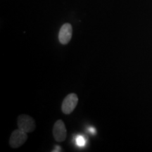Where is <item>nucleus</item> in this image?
I'll use <instances>...</instances> for the list:
<instances>
[{"label": "nucleus", "instance_id": "obj_1", "mask_svg": "<svg viewBox=\"0 0 152 152\" xmlns=\"http://www.w3.org/2000/svg\"><path fill=\"white\" fill-rule=\"evenodd\" d=\"M28 140L27 132L20 129H17L12 132L9 139V145L13 149H17L23 145Z\"/></svg>", "mask_w": 152, "mask_h": 152}, {"label": "nucleus", "instance_id": "obj_2", "mask_svg": "<svg viewBox=\"0 0 152 152\" xmlns=\"http://www.w3.org/2000/svg\"><path fill=\"white\" fill-rule=\"evenodd\" d=\"M17 124H18V129L27 133L33 132L36 128L35 120L26 114H22L19 115Z\"/></svg>", "mask_w": 152, "mask_h": 152}, {"label": "nucleus", "instance_id": "obj_3", "mask_svg": "<svg viewBox=\"0 0 152 152\" xmlns=\"http://www.w3.org/2000/svg\"><path fill=\"white\" fill-rule=\"evenodd\" d=\"M78 97L75 93H71L66 96L62 102L61 110L66 115H69L73 112L77 106Z\"/></svg>", "mask_w": 152, "mask_h": 152}, {"label": "nucleus", "instance_id": "obj_4", "mask_svg": "<svg viewBox=\"0 0 152 152\" xmlns=\"http://www.w3.org/2000/svg\"><path fill=\"white\" fill-rule=\"evenodd\" d=\"M53 136L56 142H62L65 141L67 137V130L65 124L61 120H58L54 123L53 128Z\"/></svg>", "mask_w": 152, "mask_h": 152}, {"label": "nucleus", "instance_id": "obj_5", "mask_svg": "<svg viewBox=\"0 0 152 152\" xmlns=\"http://www.w3.org/2000/svg\"><path fill=\"white\" fill-rule=\"evenodd\" d=\"M72 35H73V28L70 23L64 24L61 28L58 33V40L62 45H67L70 42Z\"/></svg>", "mask_w": 152, "mask_h": 152}, {"label": "nucleus", "instance_id": "obj_6", "mask_svg": "<svg viewBox=\"0 0 152 152\" xmlns=\"http://www.w3.org/2000/svg\"><path fill=\"white\" fill-rule=\"evenodd\" d=\"M76 143H77V145L80 146V147L84 146L85 144V139L82 136H77V138H76Z\"/></svg>", "mask_w": 152, "mask_h": 152}, {"label": "nucleus", "instance_id": "obj_7", "mask_svg": "<svg viewBox=\"0 0 152 152\" xmlns=\"http://www.w3.org/2000/svg\"><path fill=\"white\" fill-rule=\"evenodd\" d=\"M52 151H62V150H61V148L60 147H58V146H56V147H55V148H54V149Z\"/></svg>", "mask_w": 152, "mask_h": 152}]
</instances>
